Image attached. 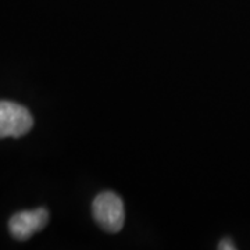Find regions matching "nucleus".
<instances>
[{"mask_svg":"<svg viewBox=\"0 0 250 250\" xmlns=\"http://www.w3.org/2000/svg\"><path fill=\"white\" fill-rule=\"evenodd\" d=\"M92 213L102 229L117 233L124 227L125 213L121 197L113 192H102L95 197Z\"/></svg>","mask_w":250,"mask_h":250,"instance_id":"f257e3e1","label":"nucleus"},{"mask_svg":"<svg viewBox=\"0 0 250 250\" xmlns=\"http://www.w3.org/2000/svg\"><path fill=\"white\" fill-rule=\"evenodd\" d=\"M34 118L29 110L18 103L0 100V139L20 138L31 131Z\"/></svg>","mask_w":250,"mask_h":250,"instance_id":"f03ea898","label":"nucleus"},{"mask_svg":"<svg viewBox=\"0 0 250 250\" xmlns=\"http://www.w3.org/2000/svg\"><path fill=\"white\" fill-rule=\"evenodd\" d=\"M49 221V213L46 208L25 210L14 214L9 221L10 233L17 241H27L34 233L45 228Z\"/></svg>","mask_w":250,"mask_h":250,"instance_id":"7ed1b4c3","label":"nucleus"},{"mask_svg":"<svg viewBox=\"0 0 250 250\" xmlns=\"http://www.w3.org/2000/svg\"><path fill=\"white\" fill-rule=\"evenodd\" d=\"M218 249L220 250H233L236 249V246L233 245L232 242L228 241V239H224V241L220 242V245H218Z\"/></svg>","mask_w":250,"mask_h":250,"instance_id":"20e7f679","label":"nucleus"}]
</instances>
